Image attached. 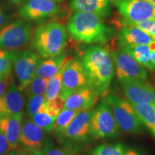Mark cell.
<instances>
[{
	"mask_svg": "<svg viewBox=\"0 0 155 155\" xmlns=\"http://www.w3.org/2000/svg\"><path fill=\"white\" fill-rule=\"evenodd\" d=\"M81 61L88 86L98 96L107 92L115 74L109 50L101 45L90 46L84 51Z\"/></svg>",
	"mask_w": 155,
	"mask_h": 155,
	"instance_id": "cell-1",
	"label": "cell"
},
{
	"mask_svg": "<svg viewBox=\"0 0 155 155\" xmlns=\"http://www.w3.org/2000/svg\"><path fill=\"white\" fill-rule=\"evenodd\" d=\"M66 30L72 40L88 45L106 44L114 35L113 29L104 23L103 17L86 12H73Z\"/></svg>",
	"mask_w": 155,
	"mask_h": 155,
	"instance_id": "cell-2",
	"label": "cell"
},
{
	"mask_svg": "<svg viewBox=\"0 0 155 155\" xmlns=\"http://www.w3.org/2000/svg\"><path fill=\"white\" fill-rule=\"evenodd\" d=\"M68 31L61 22L50 20L40 25L34 31L31 46L41 58L64 53L68 44Z\"/></svg>",
	"mask_w": 155,
	"mask_h": 155,
	"instance_id": "cell-3",
	"label": "cell"
},
{
	"mask_svg": "<svg viewBox=\"0 0 155 155\" xmlns=\"http://www.w3.org/2000/svg\"><path fill=\"white\" fill-rule=\"evenodd\" d=\"M31 22L22 19L8 22L0 28V48L18 50L31 42L33 35Z\"/></svg>",
	"mask_w": 155,
	"mask_h": 155,
	"instance_id": "cell-4",
	"label": "cell"
},
{
	"mask_svg": "<svg viewBox=\"0 0 155 155\" xmlns=\"http://www.w3.org/2000/svg\"><path fill=\"white\" fill-rule=\"evenodd\" d=\"M105 100L111 108L119 129L129 134L141 132L143 124L129 101L112 94H108Z\"/></svg>",
	"mask_w": 155,
	"mask_h": 155,
	"instance_id": "cell-5",
	"label": "cell"
},
{
	"mask_svg": "<svg viewBox=\"0 0 155 155\" xmlns=\"http://www.w3.org/2000/svg\"><path fill=\"white\" fill-rule=\"evenodd\" d=\"M91 137L95 139L114 138L119 134V127L116 123L110 106L104 99L93 109L90 124Z\"/></svg>",
	"mask_w": 155,
	"mask_h": 155,
	"instance_id": "cell-6",
	"label": "cell"
},
{
	"mask_svg": "<svg viewBox=\"0 0 155 155\" xmlns=\"http://www.w3.org/2000/svg\"><path fill=\"white\" fill-rule=\"evenodd\" d=\"M113 5L122 17V26L155 17V7L147 0H114Z\"/></svg>",
	"mask_w": 155,
	"mask_h": 155,
	"instance_id": "cell-7",
	"label": "cell"
},
{
	"mask_svg": "<svg viewBox=\"0 0 155 155\" xmlns=\"http://www.w3.org/2000/svg\"><path fill=\"white\" fill-rule=\"evenodd\" d=\"M114 72L119 82L124 80H147L146 68L123 48L110 52Z\"/></svg>",
	"mask_w": 155,
	"mask_h": 155,
	"instance_id": "cell-8",
	"label": "cell"
},
{
	"mask_svg": "<svg viewBox=\"0 0 155 155\" xmlns=\"http://www.w3.org/2000/svg\"><path fill=\"white\" fill-rule=\"evenodd\" d=\"M40 56L32 50H15L13 70L18 82V87L21 91L24 90L30 83L35 75Z\"/></svg>",
	"mask_w": 155,
	"mask_h": 155,
	"instance_id": "cell-9",
	"label": "cell"
},
{
	"mask_svg": "<svg viewBox=\"0 0 155 155\" xmlns=\"http://www.w3.org/2000/svg\"><path fill=\"white\" fill-rule=\"evenodd\" d=\"M87 86L88 81L81 61L71 58L64 66L59 96L65 101L69 95Z\"/></svg>",
	"mask_w": 155,
	"mask_h": 155,
	"instance_id": "cell-10",
	"label": "cell"
},
{
	"mask_svg": "<svg viewBox=\"0 0 155 155\" xmlns=\"http://www.w3.org/2000/svg\"><path fill=\"white\" fill-rule=\"evenodd\" d=\"M61 10V3L53 0H28L21 5L18 15L28 22L45 20L55 16Z\"/></svg>",
	"mask_w": 155,
	"mask_h": 155,
	"instance_id": "cell-11",
	"label": "cell"
},
{
	"mask_svg": "<svg viewBox=\"0 0 155 155\" xmlns=\"http://www.w3.org/2000/svg\"><path fill=\"white\" fill-rule=\"evenodd\" d=\"M94 108L79 111L59 139L68 144L85 143L91 137V117Z\"/></svg>",
	"mask_w": 155,
	"mask_h": 155,
	"instance_id": "cell-12",
	"label": "cell"
},
{
	"mask_svg": "<svg viewBox=\"0 0 155 155\" xmlns=\"http://www.w3.org/2000/svg\"><path fill=\"white\" fill-rule=\"evenodd\" d=\"M120 83L131 104L155 106V89L146 80H124Z\"/></svg>",
	"mask_w": 155,
	"mask_h": 155,
	"instance_id": "cell-13",
	"label": "cell"
},
{
	"mask_svg": "<svg viewBox=\"0 0 155 155\" xmlns=\"http://www.w3.org/2000/svg\"><path fill=\"white\" fill-rule=\"evenodd\" d=\"M22 92L17 85L11 81L5 94L0 97V118L23 116L25 103Z\"/></svg>",
	"mask_w": 155,
	"mask_h": 155,
	"instance_id": "cell-14",
	"label": "cell"
},
{
	"mask_svg": "<svg viewBox=\"0 0 155 155\" xmlns=\"http://www.w3.org/2000/svg\"><path fill=\"white\" fill-rule=\"evenodd\" d=\"M45 132L31 119H22L19 136V148L22 150H41L48 138Z\"/></svg>",
	"mask_w": 155,
	"mask_h": 155,
	"instance_id": "cell-15",
	"label": "cell"
},
{
	"mask_svg": "<svg viewBox=\"0 0 155 155\" xmlns=\"http://www.w3.org/2000/svg\"><path fill=\"white\" fill-rule=\"evenodd\" d=\"M98 95L92 88L87 86L69 95L64 101V108L81 111L94 108Z\"/></svg>",
	"mask_w": 155,
	"mask_h": 155,
	"instance_id": "cell-16",
	"label": "cell"
},
{
	"mask_svg": "<svg viewBox=\"0 0 155 155\" xmlns=\"http://www.w3.org/2000/svg\"><path fill=\"white\" fill-rule=\"evenodd\" d=\"M116 40L119 48H121L138 45H150L154 39L137 27L124 25L119 29Z\"/></svg>",
	"mask_w": 155,
	"mask_h": 155,
	"instance_id": "cell-17",
	"label": "cell"
},
{
	"mask_svg": "<svg viewBox=\"0 0 155 155\" xmlns=\"http://www.w3.org/2000/svg\"><path fill=\"white\" fill-rule=\"evenodd\" d=\"M114 0H70L69 7L73 12H86L100 17H108L111 14Z\"/></svg>",
	"mask_w": 155,
	"mask_h": 155,
	"instance_id": "cell-18",
	"label": "cell"
},
{
	"mask_svg": "<svg viewBox=\"0 0 155 155\" xmlns=\"http://www.w3.org/2000/svg\"><path fill=\"white\" fill-rule=\"evenodd\" d=\"M23 116L0 118V130L8 141L10 150L19 148V136Z\"/></svg>",
	"mask_w": 155,
	"mask_h": 155,
	"instance_id": "cell-19",
	"label": "cell"
},
{
	"mask_svg": "<svg viewBox=\"0 0 155 155\" xmlns=\"http://www.w3.org/2000/svg\"><path fill=\"white\" fill-rule=\"evenodd\" d=\"M65 53L40 59L37 66L35 75L45 78H50L55 75L71 59Z\"/></svg>",
	"mask_w": 155,
	"mask_h": 155,
	"instance_id": "cell-20",
	"label": "cell"
},
{
	"mask_svg": "<svg viewBox=\"0 0 155 155\" xmlns=\"http://www.w3.org/2000/svg\"><path fill=\"white\" fill-rule=\"evenodd\" d=\"M121 48L127 50L136 61L145 68L154 71L151 57V50L149 45H138Z\"/></svg>",
	"mask_w": 155,
	"mask_h": 155,
	"instance_id": "cell-21",
	"label": "cell"
},
{
	"mask_svg": "<svg viewBox=\"0 0 155 155\" xmlns=\"http://www.w3.org/2000/svg\"><path fill=\"white\" fill-rule=\"evenodd\" d=\"M132 106L141 123L148 128L155 138V106L152 104H132Z\"/></svg>",
	"mask_w": 155,
	"mask_h": 155,
	"instance_id": "cell-22",
	"label": "cell"
},
{
	"mask_svg": "<svg viewBox=\"0 0 155 155\" xmlns=\"http://www.w3.org/2000/svg\"><path fill=\"white\" fill-rule=\"evenodd\" d=\"M78 112L79 111H75V110L63 108V111L58 114L55 121V128H54L55 136L58 139L63 134L65 129H67V127H68Z\"/></svg>",
	"mask_w": 155,
	"mask_h": 155,
	"instance_id": "cell-23",
	"label": "cell"
},
{
	"mask_svg": "<svg viewBox=\"0 0 155 155\" xmlns=\"http://www.w3.org/2000/svg\"><path fill=\"white\" fill-rule=\"evenodd\" d=\"M45 97L44 95H37L28 97L26 106V113L29 117L39 112H45L48 114V109L46 104Z\"/></svg>",
	"mask_w": 155,
	"mask_h": 155,
	"instance_id": "cell-24",
	"label": "cell"
},
{
	"mask_svg": "<svg viewBox=\"0 0 155 155\" xmlns=\"http://www.w3.org/2000/svg\"><path fill=\"white\" fill-rule=\"evenodd\" d=\"M64 66L55 75L49 78L47 88L44 94L46 101H52L59 96L61 89L62 74H63Z\"/></svg>",
	"mask_w": 155,
	"mask_h": 155,
	"instance_id": "cell-25",
	"label": "cell"
},
{
	"mask_svg": "<svg viewBox=\"0 0 155 155\" xmlns=\"http://www.w3.org/2000/svg\"><path fill=\"white\" fill-rule=\"evenodd\" d=\"M15 50L0 48V77H11Z\"/></svg>",
	"mask_w": 155,
	"mask_h": 155,
	"instance_id": "cell-26",
	"label": "cell"
},
{
	"mask_svg": "<svg viewBox=\"0 0 155 155\" xmlns=\"http://www.w3.org/2000/svg\"><path fill=\"white\" fill-rule=\"evenodd\" d=\"M48 81L49 78L35 75L24 90L26 96L28 97L37 95H44L47 88Z\"/></svg>",
	"mask_w": 155,
	"mask_h": 155,
	"instance_id": "cell-27",
	"label": "cell"
},
{
	"mask_svg": "<svg viewBox=\"0 0 155 155\" xmlns=\"http://www.w3.org/2000/svg\"><path fill=\"white\" fill-rule=\"evenodd\" d=\"M56 119L57 117L55 116H53L45 112H39L30 117V119L37 126L41 128L46 132H51L54 131Z\"/></svg>",
	"mask_w": 155,
	"mask_h": 155,
	"instance_id": "cell-28",
	"label": "cell"
},
{
	"mask_svg": "<svg viewBox=\"0 0 155 155\" xmlns=\"http://www.w3.org/2000/svg\"><path fill=\"white\" fill-rule=\"evenodd\" d=\"M125 149L121 143L104 144L96 147L91 155H124Z\"/></svg>",
	"mask_w": 155,
	"mask_h": 155,
	"instance_id": "cell-29",
	"label": "cell"
},
{
	"mask_svg": "<svg viewBox=\"0 0 155 155\" xmlns=\"http://www.w3.org/2000/svg\"><path fill=\"white\" fill-rule=\"evenodd\" d=\"M44 155H75L74 152L68 147H55L53 141L48 137L41 148Z\"/></svg>",
	"mask_w": 155,
	"mask_h": 155,
	"instance_id": "cell-30",
	"label": "cell"
},
{
	"mask_svg": "<svg viewBox=\"0 0 155 155\" xmlns=\"http://www.w3.org/2000/svg\"><path fill=\"white\" fill-rule=\"evenodd\" d=\"M64 101L63 98L58 96L52 101H47L46 104L48 109V114L50 115L57 117L64 108Z\"/></svg>",
	"mask_w": 155,
	"mask_h": 155,
	"instance_id": "cell-31",
	"label": "cell"
},
{
	"mask_svg": "<svg viewBox=\"0 0 155 155\" xmlns=\"http://www.w3.org/2000/svg\"><path fill=\"white\" fill-rule=\"evenodd\" d=\"M131 26H135L141 29V30L144 31L155 40V17L134 23V24L131 25Z\"/></svg>",
	"mask_w": 155,
	"mask_h": 155,
	"instance_id": "cell-32",
	"label": "cell"
},
{
	"mask_svg": "<svg viewBox=\"0 0 155 155\" xmlns=\"http://www.w3.org/2000/svg\"><path fill=\"white\" fill-rule=\"evenodd\" d=\"M9 150H10V147H9L8 141L2 131L0 130V155H5Z\"/></svg>",
	"mask_w": 155,
	"mask_h": 155,
	"instance_id": "cell-33",
	"label": "cell"
},
{
	"mask_svg": "<svg viewBox=\"0 0 155 155\" xmlns=\"http://www.w3.org/2000/svg\"><path fill=\"white\" fill-rule=\"evenodd\" d=\"M12 77H0V97L5 94L11 83Z\"/></svg>",
	"mask_w": 155,
	"mask_h": 155,
	"instance_id": "cell-34",
	"label": "cell"
},
{
	"mask_svg": "<svg viewBox=\"0 0 155 155\" xmlns=\"http://www.w3.org/2000/svg\"><path fill=\"white\" fill-rule=\"evenodd\" d=\"M10 15L4 7H0V28L4 26L6 23L9 22Z\"/></svg>",
	"mask_w": 155,
	"mask_h": 155,
	"instance_id": "cell-35",
	"label": "cell"
},
{
	"mask_svg": "<svg viewBox=\"0 0 155 155\" xmlns=\"http://www.w3.org/2000/svg\"><path fill=\"white\" fill-rule=\"evenodd\" d=\"M124 155H147L142 150L134 147H127L125 149Z\"/></svg>",
	"mask_w": 155,
	"mask_h": 155,
	"instance_id": "cell-36",
	"label": "cell"
},
{
	"mask_svg": "<svg viewBox=\"0 0 155 155\" xmlns=\"http://www.w3.org/2000/svg\"><path fill=\"white\" fill-rule=\"evenodd\" d=\"M23 155H44L43 152L40 149L34 150H22Z\"/></svg>",
	"mask_w": 155,
	"mask_h": 155,
	"instance_id": "cell-37",
	"label": "cell"
},
{
	"mask_svg": "<svg viewBox=\"0 0 155 155\" xmlns=\"http://www.w3.org/2000/svg\"><path fill=\"white\" fill-rule=\"evenodd\" d=\"M151 50V57H152V62L154 71H155V40L149 45Z\"/></svg>",
	"mask_w": 155,
	"mask_h": 155,
	"instance_id": "cell-38",
	"label": "cell"
},
{
	"mask_svg": "<svg viewBox=\"0 0 155 155\" xmlns=\"http://www.w3.org/2000/svg\"><path fill=\"white\" fill-rule=\"evenodd\" d=\"M5 155H23V152L21 148L13 149L8 151Z\"/></svg>",
	"mask_w": 155,
	"mask_h": 155,
	"instance_id": "cell-39",
	"label": "cell"
},
{
	"mask_svg": "<svg viewBox=\"0 0 155 155\" xmlns=\"http://www.w3.org/2000/svg\"><path fill=\"white\" fill-rule=\"evenodd\" d=\"M9 1L12 5H22V4L25 2L26 1H28V0H9Z\"/></svg>",
	"mask_w": 155,
	"mask_h": 155,
	"instance_id": "cell-40",
	"label": "cell"
},
{
	"mask_svg": "<svg viewBox=\"0 0 155 155\" xmlns=\"http://www.w3.org/2000/svg\"><path fill=\"white\" fill-rule=\"evenodd\" d=\"M148 2H150L155 7V0H147Z\"/></svg>",
	"mask_w": 155,
	"mask_h": 155,
	"instance_id": "cell-41",
	"label": "cell"
},
{
	"mask_svg": "<svg viewBox=\"0 0 155 155\" xmlns=\"http://www.w3.org/2000/svg\"><path fill=\"white\" fill-rule=\"evenodd\" d=\"M53 1L55 2H58V3H61V2H63L64 0H53Z\"/></svg>",
	"mask_w": 155,
	"mask_h": 155,
	"instance_id": "cell-42",
	"label": "cell"
}]
</instances>
